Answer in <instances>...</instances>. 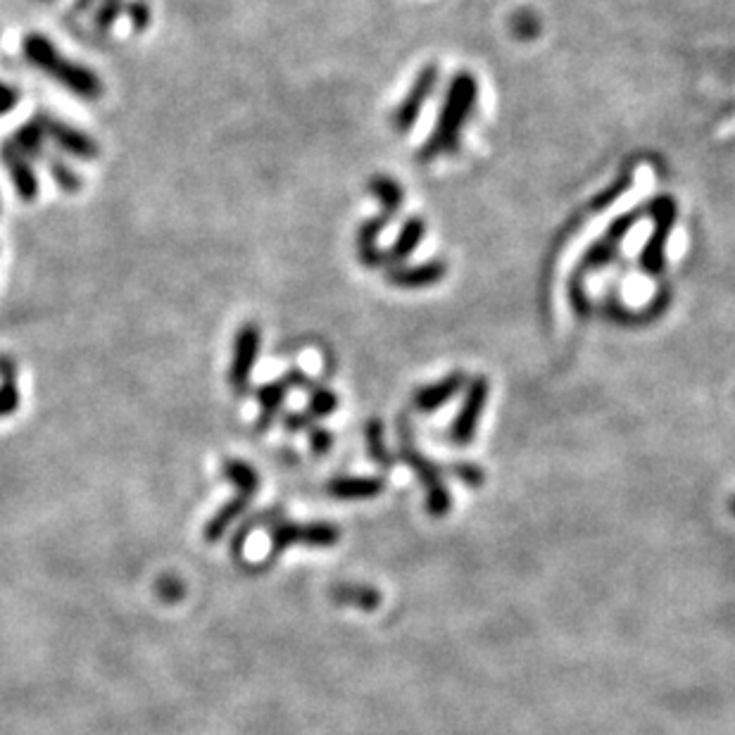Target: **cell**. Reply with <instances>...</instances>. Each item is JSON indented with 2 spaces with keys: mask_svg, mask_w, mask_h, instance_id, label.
<instances>
[{
  "mask_svg": "<svg viewBox=\"0 0 735 735\" xmlns=\"http://www.w3.org/2000/svg\"><path fill=\"white\" fill-rule=\"evenodd\" d=\"M424 236H426V224H424L422 217L405 219V222H402V226H400L398 236H395L393 245L388 248V253H386V267L402 265V262H405L407 257H410L414 250L422 245Z\"/></svg>",
  "mask_w": 735,
  "mask_h": 735,
  "instance_id": "17",
  "label": "cell"
},
{
  "mask_svg": "<svg viewBox=\"0 0 735 735\" xmlns=\"http://www.w3.org/2000/svg\"><path fill=\"white\" fill-rule=\"evenodd\" d=\"M288 391H291V386H288L284 376L276 381H269L265 383V386L257 391V402H260V429H269L272 426V422L276 419V414H279L281 405H284L286 395Z\"/></svg>",
  "mask_w": 735,
  "mask_h": 735,
  "instance_id": "18",
  "label": "cell"
},
{
  "mask_svg": "<svg viewBox=\"0 0 735 735\" xmlns=\"http://www.w3.org/2000/svg\"><path fill=\"white\" fill-rule=\"evenodd\" d=\"M224 474H226V479L236 483L238 498L234 502H229V505H226L224 510L219 512L217 517L205 526V538L210 540V543H215V540H219L224 536V531L229 529L231 521H234L238 514H241L245 507H248L250 500H253L257 483H260V481H257L255 469L250 467V464L241 462V460H226L224 462Z\"/></svg>",
  "mask_w": 735,
  "mask_h": 735,
  "instance_id": "6",
  "label": "cell"
},
{
  "mask_svg": "<svg viewBox=\"0 0 735 735\" xmlns=\"http://www.w3.org/2000/svg\"><path fill=\"white\" fill-rule=\"evenodd\" d=\"M488 393H490V386H488L486 376H476V379L469 381L460 412H457L455 422H452L450 426L452 443L469 445L471 441H474L476 429H479V422H481V414L483 410H486Z\"/></svg>",
  "mask_w": 735,
  "mask_h": 735,
  "instance_id": "8",
  "label": "cell"
},
{
  "mask_svg": "<svg viewBox=\"0 0 735 735\" xmlns=\"http://www.w3.org/2000/svg\"><path fill=\"white\" fill-rule=\"evenodd\" d=\"M0 160H3V165L8 167L10 181L12 186H15L17 196H20L24 203H34L41 193V181L34 165H31V160H27V157L15 148L12 141H5L3 146H0Z\"/></svg>",
  "mask_w": 735,
  "mask_h": 735,
  "instance_id": "12",
  "label": "cell"
},
{
  "mask_svg": "<svg viewBox=\"0 0 735 735\" xmlns=\"http://www.w3.org/2000/svg\"><path fill=\"white\" fill-rule=\"evenodd\" d=\"M336 407H338V395L334 391H329V388H324V386L312 388L310 402H307V414H310L312 419L329 417L331 412H336Z\"/></svg>",
  "mask_w": 735,
  "mask_h": 735,
  "instance_id": "24",
  "label": "cell"
},
{
  "mask_svg": "<svg viewBox=\"0 0 735 735\" xmlns=\"http://www.w3.org/2000/svg\"><path fill=\"white\" fill-rule=\"evenodd\" d=\"M10 141L15 143V148L20 150L27 160H39V157H46V134H43V129L39 127L36 119L22 124Z\"/></svg>",
  "mask_w": 735,
  "mask_h": 735,
  "instance_id": "19",
  "label": "cell"
},
{
  "mask_svg": "<svg viewBox=\"0 0 735 735\" xmlns=\"http://www.w3.org/2000/svg\"><path fill=\"white\" fill-rule=\"evenodd\" d=\"M391 215L381 212L372 219H367L360 229H357L355 243H357V257L364 267L376 269V267H386V253L379 250V236L383 234L388 224H391Z\"/></svg>",
  "mask_w": 735,
  "mask_h": 735,
  "instance_id": "14",
  "label": "cell"
},
{
  "mask_svg": "<svg viewBox=\"0 0 735 735\" xmlns=\"http://www.w3.org/2000/svg\"><path fill=\"white\" fill-rule=\"evenodd\" d=\"M450 471H452V476H455V479H460L462 483H467V486H471V488H479L483 483V479H486V476H483V469L476 467V464H469V462L452 464Z\"/></svg>",
  "mask_w": 735,
  "mask_h": 735,
  "instance_id": "27",
  "label": "cell"
},
{
  "mask_svg": "<svg viewBox=\"0 0 735 735\" xmlns=\"http://www.w3.org/2000/svg\"><path fill=\"white\" fill-rule=\"evenodd\" d=\"M262 334L255 324H243L236 331L234 338V355H231L229 367V386L234 393L243 395L250 388V379H253V369L257 364V355H260Z\"/></svg>",
  "mask_w": 735,
  "mask_h": 735,
  "instance_id": "7",
  "label": "cell"
},
{
  "mask_svg": "<svg viewBox=\"0 0 735 735\" xmlns=\"http://www.w3.org/2000/svg\"><path fill=\"white\" fill-rule=\"evenodd\" d=\"M122 10H124L122 0H105V3L100 5L98 12H96V27L108 31L112 24L119 20Z\"/></svg>",
  "mask_w": 735,
  "mask_h": 735,
  "instance_id": "28",
  "label": "cell"
},
{
  "mask_svg": "<svg viewBox=\"0 0 735 735\" xmlns=\"http://www.w3.org/2000/svg\"><path fill=\"white\" fill-rule=\"evenodd\" d=\"M331 595H334V600L341 602V605L360 607L364 612H372V609L381 605V593L372 586H353V583H345V586H338Z\"/></svg>",
  "mask_w": 735,
  "mask_h": 735,
  "instance_id": "21",
  "label": "cell"
},
{
  "mask_svg": "<svg viewBox=\"0 0 735 735\" xmlns=\"http://www.w3.org/2000/svg\"><path fill=\"white\" fill-rule=\"evenodd\" d=\"M312 424V417L307 412H291L284 417V426L288 431H300L307 429Z\"/></svg>",
  "mask_w": 735,
  "mask_h": 735,
  "instance_id": "32",
  "label": "cell"
},
{
  "mask_svg": "<svg viewBox=\"0 0 735 735\" xmlns=\"http://www.w3.org/2000/svg\"><path fill=\"white\" fill-rule=\"evenodd\" d=\"M731 512H733V517H735V498L731 500Z\"/></svg>",
  "mask_w": 735,
  "mask_h": 735,
  "instance_id": "33",
  "label": "cell"
},
{
  "mask_svg": "<svg viewBox=\"0 0 735 735\" xmlns=\"http://www.w3.org/2000/svg\"><path fill=\"white\" fill-rule=\"evenodd\" d=\"M647 217H652V234L640 250V269L650 276H659L667 267V245L678 219V205L671 196H657L645 203Z\"/></svg>",
  "mask_w": 735,
  "mask_h": 735,
  "instance_id": "5",
  "label": "cell"
},
{
  "mask_svg": "<svg viewBox=\"0 0 735 735\" xmlns=\"http://www.w3.org/2000/svg\"><path fill=\"white\" fill-rule=\"evenodd\" d=\"M438 84V65H429L419 72V77L414 79L410 93L402 98V103L393 112V129L398 134H407L414 124H417L419 115H422L426 100L433 96Z\"/></svg>",
  "mask_w": 735,
  "mask_h": 735,
  "instance_id": "10",
  "label": "cell"
},
{
  "mask_svg": "<svg viewBox=\"0 0 735 735\" xmlns=\"http://www.w3.org/2000/svg\"><path fill=\"white\" fill-rule=\"evenodd\" d=\"M124 10H127L131 27H134L136 31H143L150 27V15H153V10H150V5L146 3V0H134V3H129Z\"/></svg>",
  "mask_w": 735,
  "mask_h": 735,
  "instance_id": "29",
  "label": "cell"
},
{
  "mask_svg": "<svg viewBox=\"0 0 735 735\" xmlns=\"http://www.w3.org/2000/svg\"><path fill=\"white\" fill-rule=\"evenodd\" d=\"M383 488L386 483L379 476H338L326 486L331 498L338 500H372L379 498Z\"/></svg>",
  "mask_w": 735,
  "mask_h": 735,
  "instance_id": "16",
  "label": "cell"
},
{
  "mask_svg": "<svg viewBox=\"0 0 735 735\" xmlns=\"http://www.w3.org/2000/svg\"><path fill=\"white\" fill-rule=\"evenodd\" d=\"M400 457L402 462L417 474V479L422 481V486L426 490V512H429L433 519H443L445 514L450 512L452 498L443 483L441 469H438L429 457H424L422 452H419L417 443H414L412 438V429L405 417L400 419Z\"/></svg>",
  "mask_w": 735,
  "mask_h": 735,
  "instance_id": "4",
  "label": "cell"
},
{
  "mask_svg": "<svg viewBox=\"0 0 735 735\" xmlns=\"http://www.w3.org/2000/svg\"><path fill=\"white\" fill-rule=\"evenodd\" d=\"M43 160H46L48 174L53 177L55 184L60 186L62 193H69V196H74V193L81 191L84 181H81V177L77 172H74L69 162L62 160L60 155H48V153H46V157H43Z\"/></svg>",
  "mask_w": 735,
  "mask_h": 735,
  "instance_id": "22",
  "label": "cell"
},
{
  "mask_svg": "<svg viewBox=\"0 0 735 735\" xmlns=\"http://www.w3.org/2000/svg\"><path fill=\"white\" fill-rule=\"evenodd\" d=\"M36 122H39V127L43 129L46 138H50V141H53L65 155H72V157H77V160H86V162L96 160L98 157L96 138L84 134L81 129L62 122V119L58 117L46 115V112L36 115Z\"/></svg>",
  "mask_w": 735,
  "mask_h": 735,
  "instance_id": "9",
  "label": "cell"
},
{
  "mask_svg": "<svg viewBox=\"0 0 735 735\" xmlns=\"http://www.w3.org/2000/svg\"><path fill=\"white\" fill-rule=\"evenodd\" d=\"M631 184H633V174H631V172L621 174V177H619L617 181H614L612 186L605 188V191H602L600 196L593 200V210H595V212L607 210L609 205L617 203V200H619L621 196H624V193L628 191V188H631Z\"/></svg>",
  "mask_w": 735,
  "mask_h": 735,
  "instance_id": "25",
  "label": "cell"
},
{
  "mask_svg": "<svg viewBox=\"0 0 735 735\" xmlns=\"http://www.w3.org/2000/svg\"><path fill=\"white\" fill-rule=\"evenodd\" d=\"M364 441H367L369 457H372L376 464H381V467H391L393 457L386 448V438H383L381 419H376V417L369 419L367 429H364Z\"/></svg>",
  "mask_w": 735,
  "mask_h": 735,
  "instance_id": "23",
  "label": "cell"
},
{
  "mask_svg": "<svg viewBox=\"0 0 735 735\" xmlns=\"http://www.w3.org/2000/svg\"><path fill=\"white\" fill-rule=\"evenodd\" d=\"M22 53L29 65L41 69L46 77L58 81L62 89L81 100H98L103 96V81L91 67L81 62L65 60L55 43L43 34H27L22 41Z\"/></svg>",
  "mask_w": 735,
  "mask_h": 735,
  "instance_id": "2",
  "label": "cell"
},
{
  "mask_svg": "<svg viewBox=\"0 0 735 735\" xmlns=\"http://www.w3.org/2000/svg\"><path fill=\"white\" fill-rule=\"evenodd\" d=\"M448 274V265L443 260H429L422 265H398L388 269L386 279L395 288H429L441 284Z\"/></svg>",
  "mask_w": 735,
  "mask_h": 735,
  "instance_id": "13",
  "label": "cell"
},
{
  "mask_svg": "<svg viewBox=\"0 0 735 735\" xmlns=\"http://www.w3.org/2000/svg\"><path fill=\"white\" fill-rule=\"evenodd\" d=\"M17 103H20V91H17L15 86L0 81V117L10 115V112L17 108Z\"/></svg>",
  "mask_w": 735,
  "mask_h": 735,
  "instance_id": "30",
  "label": "cell"
},
{
  "mask_svg": "<svg viewBox=\"0 0 735 735\" xmlns=\"http://www.w3.org/2000/svg\"><path fill=\"white\" fill-rule=\"evenodd\" d=\"M645 215H647L645 205H640L636 207V210L619 215L612 224L607 226L605 236L598 238V241L590 245L588 253L581 257L579 267L574 269V274H571V281H569V300H571V307H574V312L579 314V317H588V312H590L588 293H586V284H583V279H586L588 274L600 272V269L609 267L614 260H617L619 243L624 241L628 234H631V229L638 224V219Z\"/></svg>",
  "mask_w": 735,
  "mask_h": 735,
  "instance_id": "3",
  "label": "cell"
},
{
  "mask_svg": "<svg viewBox=\"0 0 735 735\" xmlns=\"http://www.w3.org/2000/svg\"><path fill=\"white\" fill-rule=\"evenodd\" d=\"M310 448H312L314 455H326V452L334 448V436H331V431L312 429L310 431Z\"/></svg>",
  "mask_w": 735,
  "mask_h": 735,
  "instance_id": "31",
  "label": "cell"
},
{
  "mask_svg": "<svg viewBox=\"0 0 735 735\" xmlns=\"http://www.w3.org/2000/svg\"><path fill=\"white\" fill-rule=\"evenodd\" d=\"M17 407H20V388H17L15 376H10L0 383V417H8Z\"/></svg>",
  "mask_w": 735,
  "mask_h": 735,
  "instance_id": "26",
  "label": "cell"
},
{
  "mask_svg": "<svg viewBox=\"0 0 735 735\" xmlns=\"http://www.w3.org/2000/svg\"><path fill=\"white\" fill-rule=\"evenodd\" d=\"M338 540H341V531L331 524H279L272 531V550L284 552L293 543L331 548Z\"/></svg>",
  "mask_w": 735,
  "mask_h": 735,
  "instance_id": "11",
  "label": "cell"
},
{
  "mask_svg": "<svg viewBox=\"0 0 735 735\" xmlns=\"http://www.w3.org/2000/svg\"><path fill=\"white\" fill-rule=\"evenodd\" d=\"M464 386H467V376H464L462 372H452L441 381L419 388V391L414 393V407H417L419 412L441 410V407L448 405V402L455 398V395L460 393Z\"/></svg>",
  "mask_w": 735,
  "mask_h": 735,
  "instance_id": "15",
  "label": "cell"
},
{
  "mask_svg": "<svg viewBox=\"0 0 735 735\" xmlns=\"http://www.w3.org/2000/svg\"><path fill=\"white\" fill-rule=\"evenodd\" d=\"M369 191H372V196L379 200L386 215L398 217L402 200H405V193H402L398 181L386 177V174H379V177H374L372 181H369Z\"/></svg>",
  "mask_w": 735,
  "mask_h": 735,
  "instance_id": "20",
  "label": "cell"
},
{
  "mask_svg": "<svg viewBox=\"0 0 735 735\" xmlns=\"http://www.w3.org/2000/svg\"><path fill=\"white\" fill-rule=\"evenodd\" d=\"M476 100H479V81H476L474 74L471 72L455 74L448 86V93H445L443 108L438 112L436 127H433L431 136L426 138L422 153H419V160L431 162L443 155L457 153L462 129L476 108Z\"/></svg>",
  "mask_w": 735,
  "mask_h": 735,
  "instance_id": "1",
  "label": "cell"
}]
</instances>
